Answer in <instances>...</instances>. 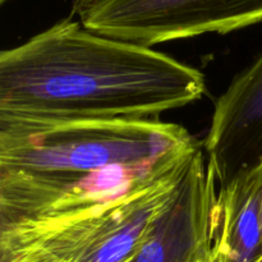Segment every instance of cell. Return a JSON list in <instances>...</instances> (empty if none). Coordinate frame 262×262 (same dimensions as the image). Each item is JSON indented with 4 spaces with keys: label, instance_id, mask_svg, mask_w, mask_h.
<instances>
[{
    "label": "cell",
    "instance_id": "1",
    "mask_svg": "<svg viewBox=\"0 0 262 262\" xmlns=\"http://www.w3.org/2000/svg\"><path fill=\"white\" fill-rule=\"evenodd\" d=\"M205 92L194 67L72 18L0 53V123L156 119Z\"/></svg>",
    "mask_w": 262,
    "mask_h": 262
},
{
    "label": "cell",
    "instance_id": "2",
    "mask_svg": "<svg viewBox=\"0 0 262 262\" xmlns=\"http://www.w3.org/2000/svg\"><path fill=\"white\" fill-rule=\"evenodd\" d=\"M196 142L160 118L0 123V224L118 199Z\"/></svg>",
    "mask_w": 262,
    "mask_h": 262
},
{
    "label": "cell",
    "instance_id": "3",
    "mask_svg": "<svg viewBox=\"0 0 262 262\" xmlns=\"http://www.w3.org/2000/svg\"><path fill=\"white\" fill-rule=\"evenodd\" d=\"M200 148L112 201L0 224L2 262H136Z\"/></svg>",
    "mask_w": 262,
    "mask_h": 262
},
{
    "label": "cell",
    "instance_id": "4",
    "mask_svg": "<svg viewBox=\"0 0 262 262\" xmlns=\"http://www.w3.org/2000/svg\"><path fill=\"white\" fill-rule=\"evenodd\" d=\"M72 14L97 35L152 48L260 23L262 0H94Z\"/></svg>",
    "mask_w": 262,
    "mask_h": 262
},
{
    "label": "cell",
    "instance_id": "5",
    "mask_svg": "<svg viewBox=\"0 0 262 262\" xmlns=\"http://www.w3.org/2000/svg\"><path fill=\"white\" fill-rule=\"evenodd\" d=\"M216 173L200 148L136 262H200L212 257Z\"/></svg>",
    "mask_w": 262,
    "mask_h": 262
},
{
    "label": "cell",
    "instance_id": "6",
    "mask_svg": "<svg viewBox=\"0 0 262 262\" xmlns=\"http://www.w3.org/2000/svg\"><path fill=\"white\" fill-rule=\"evenodd\" d=\"M204 152L219 187L262 160V54L215 102Z\"/></svg>",
    "mask_w": 262,
    "mask_h": 262
},
{
    "label": "cell",
    "instance_id": "7",
    "mask_svg": "<svg viewBox=\"0 0 262 262\" xmlns=\"http://www.w3.org/2000/svg\"><path fill=\"white\" fill-rule=\"evenodd\" d=\"M257 165L241 170L217 189L212 260L255 262L262 255Z\"/></svg>",
    "mask_w": 262,
    "mask_h": 262
},
{
    "label": "cell",
    "instance_id": "8",
    "mask_svg": "<svg viewBox=\"0 0 262 262\" xmlns=\"http://www.w3.org/2000/svg\"><path fill=\"white\" fill-rule=\"evenodd\" d=\"M258 168V174H260V184H258V206H260V220L262 227V160L256 164Z\"/></svg>",
    "mask_w": 262,
    "mask_h": 262
},
{
    "label": "cell",
    "instance_id": "9",
    "mask_svg": "<svg viewBox=\"0 0 262 262\" xmlns=\"http://www.w3.org/2000/svg\"><path fill=\"white\" fill-rule=\"evenodd\" d=\"M94 2V0H74L73 2V7H72V9L73 8H79V7H83V5L89 4V3Z\"/></svg>",
    "mask_w": 262,
    "mask_h": 262
},
{
    "label": "cell",
    "instance_id": "10",
    "mask_svg": "<svg viewBox=\"0 0 262 262\" xmlns=\"http://www.w3.org/2000/svg\"><path fill=\"white\" fill-rule=\"evenodd\" d=\"M200 262H215V261L212 260V257H211V258H209V260H204V261H200Z\"/></svg>",
    "mask_w": 262,
    "mask_h": 262
},
{
    "label": "cell",
    "instance_id": "11",
    "mask_svg": "<svg viewBox=\"0 0 262 262\" xmlns=\"http://www.w3.org/2000/svg\"><path fill=\"white\" fill-rule=\"evenodd\" d=\"M7 2H9V0H0V4H2V5H4L5 3H7Z\"/></svg>",
    "mask_w": 262,
    "mask_h": 262
},
{
    "label": "cell",
    "instance_id": "12",
    "mask_svg": "<svg viewBox=\"0 0 262 262\" xmlns=\"http://www.w3.org/2000/svg\"><path fill=\"white\" fill-rule=\"evenodd\" d=\"M255 262H262V255H261V256H260V257H258V258H257V260H256Z\"/></svg>",
    "mask_w": 262,
    "mask_h": 262
}]
</instances>
